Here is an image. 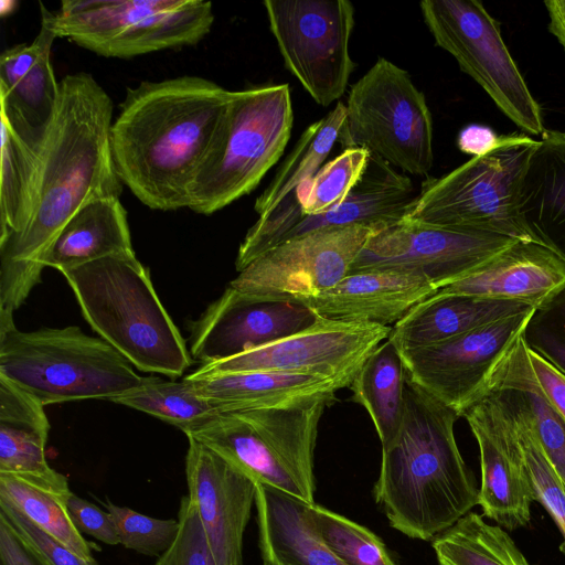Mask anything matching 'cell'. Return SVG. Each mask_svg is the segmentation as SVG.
<instances>
[{
	"mask_svg": "<svg viewBox=\"0 0 565 565\" xmlns=\"http://www.w3.org/2000/svg\"><path fill=\"white\" fill-rule=\"evenodd\" d=\"M318 320L300 301L258 298L228 286L189 322L190 354L201 364L228 359L298 333Z\"/></svg>",
	"mask_w": 565,
	"mask_h": 565,
	"instance_id": "2e32d148",
	"label": "cell"
},
{
	"mask_svg": "<svg viewBox=\"0 0 565 565\" xmlns=\"http://www.w3.org/2000/svg\"><path fill=\"white\" fill-rule=\"evenodd\" d=\"M492 390L500 393L510 411L531 481L533 499L545 508L557 525L563 536L561 550L565 553V487L547 460L529 411L519 394L513 388L499 384Z\"/></svg>",
	"mask_w": 565,
	"mask_h": 565,
	"instance_id": "d590c367",
	"label": "cell"
},
{
	"mask_svg": "<svg viewBox=\"0 0 565 565\" xmlns=\"http://www.w3.org/2000/svg\"><path fill=\"white\" fill-rule=\"evenodd\" d=\"M439 565H531L509 533L469 512L433 540Z\"/></svg>",
	"mask_w": 565,
	"mask_h": 565,
	"instance_id": "d6a6232c",
	"label": "cell"
},
{
	"mask_svg": "<svg viewBox=\"0 0 565 565\" xmlns=\"http://www.w3.org/2000/svg\"><path fill=\"white\" fill-rule=\"evenodd\" d=\"M185 475L215 565H243V539L255 504L256 482L243 470L188 437Z\"/></svg>",
	"mask_w": 565,
	"mask_h": 565,
	"instance_id": "ac0fdd59",
	"label": "cell"
},
{
	"mask_svg": "<svg viewBox=\"0 0 565 565\" xmlns=\"http://www.w3.org/2000/svg\"><path fill=\"white\" fill-rule=\"evenodd\" d=\"M416 194L407 174L371 154L361 180L342 203L328 212L303 215L294 192L260 215L239 245L236 270L242 271L275 246L317 230L351 225L383 230L403 220Z\"/></svg>",
	"mask_w": 565,
	"mask_h": 565,
	"instance_id": "8fae6325",
	"label": "cell"
},
{
	"mask_svg": "<svg viewBox=\"0 0 565 565\" xmlns=\"http://www.w3.org/2000/svg\"><path fill=\"white\" fill-rule=\"evenodd\" d=\"M105 508L114 522L120 544L147 556L163 555L180 530V522L175 519L151 518L109 501Z\"/></svg>",
	"mask_w": 565,
	"mask_h": 565,
	"instance_id": "f35d334b",
	"label": "cell"
},
{
	"mask_svg": "<svg viewBox=\"0 0 565 565\" xmlns=\"http://www.w3.org/2000/svg\"><path fill=\"white\" fill-rule=\"evenodd\" d=\"M516 241L489 232L401 220L367 239L349 274L366 270L413 273L439 290Z\"/></svg>",
	"mask_w": 565,
	"mask_h": 565,
	"instance_id": "4fadbf2b",
	"label": "cell"
},
{
	"mask_svg": "<svg viewBox=\"0 0 565 565\" xmlns=\"http://www.w3.org/2000/svg\"><path fill=\"white\" fill-rule=\"evenodd\" d=\"M108 401L158 417L184 434L220 414L218 407L186 379L177 382L145 376L140 386Z\"/></svg>",
	"mask_w": 565,
	"mask_h": 565,
	"instance_id": "836d02e7",
	"label": "cell"
},
{
	"mask_svg": "<svg viewBox=\"0 0 565 565\" xmlns=\"http://www.w3.org/2000/svg\"><path fill=\"white\" fill-rule=\"evenodd\" d=\"M186 379V377H184ZM223 413L289 405L316 397L335 398L348 385L315 373L248 371L186 379Z\"/></svg>",
	"mask_w": 565,
	"mask_h": 565,
	"instance_id": "cb8c5ba5",
	"label": "cell"
},
{
	"mask_svg": "<svg viewBox=\"0 0 565 565\" xmlns=\"http://www.w3.org/2000/svg\"><path fill=\"white\" fill-rule=\"evenodd\" d=\"M457 418L406 371L401 426L382 447L373 494L390 525L411 539L434 540L478 505L479 488L455 438Z\"/></svg>",
	"mask_w": 565,
	"mask_h": 565,
	"instance_id": "3957f363",
	"label": "cell"
},
{
	"mask_svg": "<svg viewBox=\"0 0 565 565\" xmlns=\"http://www.w3.org/2000/svg\"><path fill=\"white\" fill-rule=\"evenodd\" d=\"M523 341L565 374V290L535 309L523 331Z\"/></svg>",
	"mask_w": 565,
	"mask_h": 565,
	"instance_id": "ab89813d",
	"label": "cell"
},
{
	"mask_svg": "<svg viewBox=\"0 0 565 565\" xmlns=\"http://www.w3.org/2000/svg\"><path fill=\"white\" fill-rule=\"evenodd\" d=\"M57 36L41 15L31 43L4 50L0 56V114L23 134L41 139L58 97L60 82L51 64Z\"/></svg>",
	"mask_w": 565,
	"mask_h": 565,
	"instance_id": "44dd1931",
	"label": "cell"
},
{
	"mask_svg": "<svg viewBox=\"0 0 565 565\" xmlns=\"http://www.w3.org/2000/svg\"><path fill=\"white\" fill-rule=\"evenodd\" d=\"M526 354L530 369L541 393L565 423V374L527 347Z\"/></svg>",
	"mask_w": 565,
	"mask_h": 565,
	"instance_id": "ee69618b",
	"label": "cell"
},
{
	"mask_svg": "<svg viewBox=\"0 0 565 565\" xmlns=\"http://www.w3.org/2000/svg\"><path fill=\"white\" fill-rule=\"evenodd\" d=\"M122 253H134L127 212L119 198H105L87 203L67 221L42 265L61 271Z\"/></svg>",
	"mask_w": 565,
	"mask_h": 565,
	"instance_id": "4316f807",
	"label": "cell"
},
{
	"mask_svg": "<svg viewBox=\"0 0 565 565\" xmlns=\"http://www.w3.org/2000/svg\"><path fill=\"white\" fill-rule=\"evenodd\" d=\"M377 231L365 225L317 230L269 249L239 271L228 286L264 299L302 301L341 281Z\"/></svg>",
	"mask_w": 565,
	"mask_h": 565,
	"instance_id": "5bb4252c",
	"label": "cell"
},
{
	"mask_svg": "<svg viewBox=\"0 0 565 565\" xmlns=\"http://www.w3.org/2000/svg\"><path fill=\"white\" fill-rule=\"evenodd\" d=\"M392 327L319 318L311 327L255 350L201 364L186 379L248 372L315 373L350 387L367 358L384 342Z\"/></svg>",
	"mask_w": 565,
	"mask_h": 565,
	"instance_id": "9a60e30c",
	"label": "cell"
},
{
	"mask_svg": "<svg viewBox=\"0 0 565 565\" xmlns=\"http://www.w3.org/2000/svg\"><path fill=\"white\" fill-rule=\"evenodd\" d=\"M269 30L285 67L320 106L338 100L355 68L350 39L355 9L348 0H266Z\"/></svg>",
	"mask_w": 565,
	"mask_h": 565,
	"instance_id": "30bf717a",
	"label": "cell"
},
{
	"mask_svg": "<svg viewBox=\"0 0 565 565\" xmlns=\"http://www.w3.org/2000/svg\"><path fill=\"white\" fill-rule=\"evenodd\" d=\"M0 242L23 231L34 206L42 139L28 136L0 114Z\"/></svg>",
	"mask_w": 565,
	"mask_h": 565,
	"instance_id": "f1b7e54d",
	"label": "cell"
},
{
	"mask_svg": "<svg viewBox=\"0 0 565 565\" xmlns=\"http://www.w3.org/2000/svg\"><path fill=\"white\" fill-rule=\"evenodd\" d=\"M68 515L81 534H88L108 544H120L114 522L108 512L72 493L67 500Z\"/></svg>",
	"mask_w": 565,
	"mask_h": 565,
	"instance_id": "7bdbcfd3",
	"label": "cell"
},
{
	"mask_svg": "<svg viewBox=\"0 0 565 565\" xmlns=\"http://www.w3.org/2000/svg\"><path fill=\"white\" fill-rule=\"evenodd\" d=\"M263 565H279L270 555L262 553Z\"/></svg>",
	"mask_w": 565,
	"mask_h": 565,
	"instance_id": "c3c4849f",
	"label": "cell"
},
{
	"mask_svg": "<svg viewBox=\"0 0 565 565\" xmlns=\"http://www.w3.org/2000/svg\"><path fill=\"white\" fill-rule=\"evenodd\" d=\"M435 45L448 52L520 129L542 135V111L501 35L499 22L478 0L419 3Z\"/></svg>",
	"mask_w": 565,
	"mask_h": 565,
	"instance_id": "9c48e42d",
	"label": "cell"
},
{
	"mask_svg": "<svg viewBox=\"0 0 565 565\" xmlns=\"http://www.w3.org/2000/svg\"><path fill=\"white\" fill-rule=\"evenodd\" d=\"M292 124L288 84L233 92L215 150L192 190L189 209L210 215L254 191L282 156Z\"/></svg>",
	"mask_w": 565,
	"mask_h": 565,
	"instance_id": "52a82bcc",
	"label": "cell"
},
{
	"mask_svg": "<svg viewBox=\"0 0 565 565\" xmlns=\"http://www.w3.org/2000/svg\"><path fill=\"white\" fill-rule=\"evenodd\" d=\"M49 430L44 405L0 374V472L65 479L46 461Z\"/></svg>",
	"mask_w": 565,
	"mask_h": 565,
	"instance_id": "83f0119b",
	"label": "cell"
},
{
	"mask_svg": "<svg viewBox=\"0 0 565 565\" xmlns=\"http://www.w3.org/2000/svg\"><path fill=\"white\" fill-rule=\"evenodd\" d=\"M529 309L536 308L516 300L436 292L397 321L387 339L399 352L415 350Z\"/></svg>",
	"mask_w": 565,
	"mask_h": 565,
	"instance_id": "603a6c76",
	"label": "cell"
},
{
	"mask_svg": "<svg viewBox=\"0 0 565 565\" xmlns=\"http://www.w3.org/2000/svg\"><path fill=\"white\" fill-rule=\"evenodd\" d=\"M345 111V105L338 102L332 110L301 134L268 186L256 199L254 209L259 216L273 210L318 172L339 140Z\"/></svg>",
	"mask_w": 565,
	"mask_h": 565,
	"instance_id": "1f68e13d",
	"label": "cell"
},
{
	"mask_svg": "<svg viewBox=\"0 0 565 565\" xmlns=\"http://www.w3.org/2000/svg\"><path fill=\"white\" fill-rule=\"evenodd\" d=\"M565 290V263L546 247L516 241L437 292L526 302L536 309Z\"/></svg>",
	"mask_w": 565,
	"mask_h": 565,
	"instance_id": "d6986e66",
	"label": "cell"
},
{
	"mask_svg": "<svg viewBox=\"0 0 565 565\" xmlns=\"http://www.w3.org/2000/svg\"><path fill=\"white\" fill-rule=\"evenodd\" d=\"M73 492L67 479L51 481L35 476L0 472V499L51 534L77 555L93 559L92 546L74 526L67 511Z\"/></svg>",
	"mask_w": 565,
	"mask_h": 565,
	"instance_id": "f546056e",
	"label": "cell"
},
{
	"mask_svg": "<svg viewBox=\"0 0 565 565\" xmlns=\"http://www.w3.org/2000/svg\"><path fill=\"white\" fill-rule=\"evenodd\" d=\"M534 311L510 315L447 341L402 351L407 374L461 417L492 390Z\"/></svg>",
	"mask_w": 565,
	"mask_h": 565,
	"instance_id": "7c38bea8",
	"label": "cell"
},
{
	"mask_svg": "<svg viewBox=\"0 0 565 565\" xmlns=\"http://www.w3.org/2000/svg\"><path fill=\"white\" fill-rule=\"evenodd\" d=\"M513 388L525 404L534 431L552 468L565 487V423L541 393L530 369L523 337L500 369L494 384Z\"/></svg>",
	"mask_w": 565,
	"mask_h": 565,
	"instance_id": "e575fe53",
	"label": "cell"
},
{
	"mask_svg": "<svg viewBox=\"0 0 565 565\" xmlns=\"http://www.w3.org/2000/svg\"><path fill=\"white\" fill-rule=\"evenodd\" d=\"M405 379L402 355L386 339L367 358L350 385L353 401L370 414L382 447L388 445L399 429Z\"/></svg>",
	"mask_w": 565,
	"mask_h": 565,
	"instance_id": "4dcf8cb0",
	"label": "cell"
},
{
	"mask_svg": "<svg viewBox=\"0 0 565 565\" xmlns=\"http://www.w3.org/2000/svg\"><path fill=\"white\" fill-rule=\"evenodd\" d=\"M307 505L295 495L256 483L260 553H267L279 565H348L318 535Z\"/></svg>",
	"mask_w": 565,
	"mask_h": 565,
	"instance_id": "d4e9b609",
	"label": "cell"
},
{
	"mask_svg": "<svg viewBox=\"0 0 565 565\" xmlns=\"http://www.w3.org/2000/svg\"><path fill=\"white\" fill-rule=\"evenodd\" d=\"M61 273L92 329L136 369L175 379L191 365L185 342L135 252Z\"/></svg>",
	"mask_w": 565,
	"mask_h": 565,
	"instance_id": "277c9868",
	"label": "cell"
},
{
	"mask_svg": "<svg viewBox=\"0 0 565 565\" xmlns=\"http://www.w3.org/2000/svg\"><path fill=\"white\" fill-rule=\"evenodd\" d=\"M185 435L223 456L256 483L306 502L300 487L282 465L277 443L241 413L218 414Z\"/></svg>",
	"mask_w": 565,
	"mask_h": 565,
	"instance_id": "484cf974",
	"label": "cell"
},
{
	"mask_svg": "<svg viewBox=\"0 0 565 565\" xmlns=\"http://www.w3.org/2000/svg\"><path fill=\"white\" fill-rule=\"evenodd\" d=\"M499 140L500 137L492 128L480 124H470L460 130L457 145L463 153L480 157L492 151Z\"/></svg>",
	"mask_w": 565,
	"mask_h": 565,
	"instance_id": "bcb514c9",
	"label": "cell"
},
{
	"mask_svg": "<svg viewBox=\"0 0 565 565\" xmlns=\"http://www.w3.org/2000/svg\"><path fill=\"white\" fill-rule=\"evenodd\" d=\"M178 520L175 541L154 565H215L198 511L188 495L181 498Z\"/></svg>",
	"mask_w": 565,
	"mask_h": 565,
	"instance_id": "60d3db41",
	"label": "cell"
},
{
	"mask_svg": "<svg viewBox=\"0 0 565 565\" xmlns=\"http://www.w3.org/2000/svg\"><path fill=\"white\" fill-rule=\"evenodd\" d=\"M339 142L363 148L405 174L426 177L434 164L433 117L409 74L379 57L349 92Z\"/></svg>",
	"mask_w": 565,
	"mask_h": 565,
	"instance_id": "ba28073f",
	"label": "cell"
},
{
	"mask_svg": "<svg viewBox=\"0 0 565 565\" xmlns=\"http://www.w3.org/2000/svg\"><path fill=\"white\" fill-rule=\"evenodd\" d=\"M479 447L483 515L513 531L531 521L534 501L523 452L510 411L497 390L462 415Z\"/></svg>",
	"mask_w": 565,
	"mask_h": 565,
	"instance_id": "e0dca14e",
	"label": "cell"
},
{
	"mask_svg": "<svg viewBox=\"0 0 565 565\" xmlns=\"http://www.w3.org/2000/svg\"><path fill=\"white\" fill-rule=\"evenodd\" d=\"M537 142L524 135L501 136L489 153L472 157L440 178H427L403 220L532 242L520 216L519 200Z\"/></svg>",
	"mask_w": 565,
	"mask_h": 565,
	"instance_id": "8992f818",
	"label": "cell"
},
{
	"mask_svg": "<svg viewBox=\"0 0 565 565\" xmlns=\"http://www.w3.org/2000/svg\"><path fill=\"white\" fill-rule=\"evenodd\" d=\"M519 210L531 241L565 263V131L541 135L523 177Z\"/></svg>",
	"mask_w": 565,
	"mask_h": 565,
	"instance_id": "7402d4cb",
	"label": "cell"
},
{
	"mask_svg": "<svg viewBox=\"0 0 565 565\" xmlns=\"http://www.w3.org/2000/svg\"><path fill=\"white\" fill-rule=\"evenodd\" d=\"M3 518L50 565H99L95 558L86 559L64 543L43 531L8 501L0 499Z\"/></svg>",
	"mask_w": 565,
	"mask_h": 565,
	"instance_id": "b9f144b4",
	"label": "cell"
},
{
	"mask_svg": "<svg viewBox=\"0 0 565 565\" xmlns=\"http://www.w3.org/2000/svg\"><path fill=\"white\" fill-rule=\"evenodd\" d=\"M307 515L327 546L348 565H398L382 540L365 526L316 503Z\"/></svg>",
	"mask_w": 565,
	"mask_h": 565,
	"instance_id": "8d00e7d4",
	"label": "cell"
},
{
	"mask_svg": "<svg viewBox=\"0 0 565 565\" xmlns=\"http://www.w3.org/2000/svg\"><path fill=\"white\" fill-rule=\"evenodd\" d=\"M40 143L32 215L0 242V317H13L41 280L42 258L87 203L122 192L110 146L113 102L93 75H66Z\"/></svg>",
	"mask_w": 565,
	"mask_h": 565,
	"instance_id": "6da1fadb",
	"label": "cell"
},
{
	"mask_svg": "<svg viewBox=\"0 0 565 565\" xmlns=\"http://www.w3.org/2000/svg\"><path fill=\"white\" fill-rule=\"evenodd\" d=\"M0 374L44 406L110 399L145 380L109 343L76 326L20 331L13 319L0 320Z\"/></svg>",
	"mask_w": 565,
	"mask_h": 565,
	"instance_id": "5b68a950",
	"label": "cell"
},
{
	"mask_svg": "<svg viewBox=\"0 0 565 565\" xmlns=\"http://www.w3.org/2000/svg\"><path fill=\"white\" fill-rule=\"evenodd\" d=\"M0 565H50L0 516Z\"/></svg>",
	"mask_w": 565,
	"mask_h": 565,
	"instance_id": "f6af8a7d",
	"label": "cell"
},
{
	"mask_svg": "<svg viewBox=\"0 0 565 565\" xmlns=\"http://www.w3.org/2000/svg\"><path fill=\"white\" fill-rule=\"evenodd\" d=\"M232 94L189 75L127 89L111 125L110 146L120 181L142 204L158 211L190 207Z\"/></svg>",
	"mask_w": 565,
	"mask_h": 565,
	"instance_id": "7a4b0ae2",
	"label": "cell"
},
{
	"mask_svg": "<svg viewBox=\"0 0 565 565\" xmlns=\"http://www.w3.org/2000/svg\"><path fill=\"white\" fill-rule=\"evenodd\" d=\"M370 156L363 148H347L322 166L296 190L301 213L317 216L342 203L363 177Z\"/></svg>",
	"mask_w": 565,
	"mask_h": 565,
	"instance_id": "74e56055",
	"label": "cell"
},
{
	"mask_svg": "<svg viewBox=\"0 0 565 565\" xmlns=\"http://www.w3.org/2000/svg\"><path fill=\"white\" fill-rule=\"evenodd\" d=\"M437 289L423 276L397 270L348 274L322 295L302 300L319 318L388 326Z\"/></svg>",
	"mask_w": 565,
	"mask_h": 565,
	"instance_id": "ffe728a7",
	"label": "cell"
},
{
	"mask_svg": "<svg viewBox=\"0 0 565 565\" xmlns=\"http://www.w3.org/2000/svg\"><path fill=\"white\" fill-rule=\"evenodd\" d=\"M544 6L548 15V30L565 52V0H547Z\"/></svg>",
	"mask_w": 565,
	"mask_h": 565,
	"instance_id": "7dc6e473",
	"label": "cell"
}]
</instances>
